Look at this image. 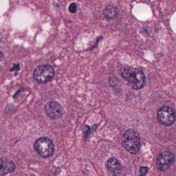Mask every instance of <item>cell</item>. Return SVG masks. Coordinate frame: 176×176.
Masks as SVG:
<instances>
[{"instance_id":"cell-2","label":"cell","mask_w":176,"mask_h":176,"mask_svg":"<svg viewBox=\"0 0 176 176\" xmlns=\"http://www.w3.org/2000/svg\"><path fill=\"white\" fill-rule=\"evenodd\" d=\"M122 145L130 154H135L140 151V137L136 130H127L122 137Z\"/></svg>"},{"instance_id":"cell-1","label":"cell","mask_w":176,"mask_h":176,"mask_svg":"<svg viewBox=\"0 0 176 176\" xmlns=\"http://www.w3.org/2000/svg\"><path fill=\"white\" fill-rule=\"evenodd\" d=\"M119 73L133 89L140 90L145 86L146 78L142 69L138 68L122 67L119 70Z\"/></svg>"},{"instance_id":"cell-8","label":"cell","mask_w":176,"mask_h":176,"mask_svg":"<svg viewBox=\"0 0 176 176\" xmlns=\"http://www.w3.org/2000/svg\"><path fill=\"white\" fill-rule=\"evenodd\" d=\"M16 169V166L12 161L6 157H2L1 159V168L0 174L2 176L12 173Z\"/></svg>"},{"instance_id":"cell-12","label":"cell","mask_w":176,"mask_h":176,"mask_svg":"<svg viewBox=\"0 0 176 176\" xmlns=\"http://www.w3.org/2000/svg\"><path fill=\"white\" fill-rule=\"evenodd\" d=\"M148 171V168L147 167H140V176H144L147 174Z\"/></svg>"},{"instance_id":"cell-10","label":"cell","mask_w":176,"mask_h":176,"mask_svg":"<svg viewBox=\"0 0 176 176\" xmlns=\"http://www.w3.org/2000/svg\"><path fill=\"white\" fill-rule=\"evenodd\" d=\"M103 14L107 19H114L117 16V8L114 6H107L104 9Z\"/></svg>"},{"instance_id":"cell-7","label":"cell","mask_w":176,"mask_h":176,"mask_svg":"<svg viewBox=\"0 0 176 176\" xmlns=\"http://www.w3.org/2000/svg\"><path fill=\"white\" fill-rule=\"evenodd\" d=\"M174 160V155L171 152L165 151L159 154L157 160V168L161 171H165L168 169Z\"/></svg>"},{"instance_id":"cell-9","label":"cell","mask_w":176,"mask_h":176,"mask_svg":"<svg viewBox=\"0 0 176 176\" xmlns=\"http://www.w3.org/2000/svg\"><path fill=\"white\" fill-rule=\"evenodd\" d=\"M107 168L114 176H117L121 172V165L119 161L116 158H110L107 161Z\"/></svg>"},{"instance_id":"cell-5","label":"cell","mask_w":176,"mask_h":176,"mask_svg":"<svg viewBox=\"0 0 176 176\" xmlns=\"http://www.w3.org/2000/svg\"><path fill=\"white\" fill-rule=\"evenodd\" d=\"M157 117L161 124L164 126H169L174 123L176 115L173 109L167 106H164L158 110Z\"/></svg>"},{"instance_id":"cell-6","label":"cell","mask_w":176,"mask_h":176,"mask_svg":"<svg viewBox=\"0 0 176 176\" xmlns=\"http://www.w3.org/2000/svg\"><path fill=\"white\" fill-rule=\"evenodd\" d=\"M45 110L47 116L52 119H59L65 113L61 104L54 101H51L45 105Z\"/></svg>"},{"instance_id":"cell-4","label":"cell","mask_w":176,"mask_h":176,"mask_svg":"<svg viewBox=\"0 0 176 176\" xmlns=\"http://www.w3.org/2000/svg\"><path fill=\"white\" fill-rule=\"evenodd\" d=\"M54 76L53 68L50 65H42L37 66L33 73L35 80L38 83L44 84L52 80Z\"/></svg>"},{"instance_id":"cell-11","label":"cell","mask_w":176,"mask_h":176,"mask_svg":"<svg viewBox=\"0 0 176 176\" xmlns=\"http://www.w3.org/2000/svg\"><path fill=\"white\" fill-rule=\"evenodd\" d=\"M68 10L71 13L76 12L77 11V6L75 3H72L69 5Z\"/></svg>"},{"instance_id":"cell-3","label":"cell","mask_w":176,"mask_h":176,"mask_svg":"<svg viewBox=\"0 0 176 176\" xmlns=\"http://www.w3.org/2000/svg\"><path fill=\"white\" fill-rule=\"evenodd\" d=\"M36 152L42 157L52 156L54 152V146L52 140L47 137H42L36 140L34 145Z\"/></svg>"}]
</instances>
